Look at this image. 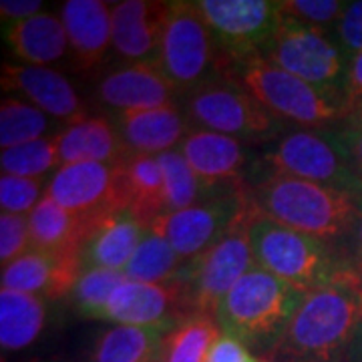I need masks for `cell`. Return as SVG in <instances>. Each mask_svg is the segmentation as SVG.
<instances>
[{
  "instance_id": "6da1fadb",
  "label": "cell",
  "mask_w": 362,
  "mask_h": 362,
  "mask_svg": "<svg viewBox=\"0 0 362 362\" xmlns=\"http://www.w3.org/2000/svg\"><path fill=\"white\" fill-rule=\"evenodd\" d=\"M362 320V282L346 278L304 298L266 354L270 362H342Z\"/></svg>"
},
{
  "instance_id": "7a4b0ae2",
  "label": "cell",
  "mask_w": 362,
  "mask_h": 362,
  "mask_svg": "<svg viewBox=\"0 0 362 362\" xmlns=\"http://www.w3.org/2000/svg\"><path fill=\"white\" fill-rule=\"evenodd\" d=\"M247 199L259 216L328 244L350 238L362 220V207L349 195L278 171L247 189Z\"/></svg>"
},
{
  "instance_id": "3957f363",
  "label": "cell",
  "mask_w": 362,
  "mask_h": 362,
  "mask_svg": "<svg viewBox=\"0 0 362 362\" xmlns=\"http://www.w3.org/2000/svg\"><path fill=\"white\" fill-rule=\"evenodd\" d=\"M306 296L256 266L223 296L214 318L221 334L266 356Z\"/></svg>"
},
{
  "instance_id": "277c9868",
  "label": "cell",
  "mask_w": 362,
  "mask_h": 362,
  "mask_svg": "<svg viewBox=\"0 0 362 362\" xmlns=\"http://www.w3.org/2000/svg\"><path fill=\"white\" fill-rule=\"evenodd\" d=\"M250 240L256 266L284 280L286 284L302 290L304 294L354 276L350 272L349 262L340 258L328 242L280 226L259 216L254 207L250 221Z\"/></svg>"
},
{
  "instance_id": "5b68a950",
  "label": "cell",
  "mask_w": 362,
  "mask_h": 362,
  "mask_svg": "<svg viewBox=\"0 0 362 362\" xmlns=\"http://www.w3.org/2000/svg\"><path fill=\"white\" fill-rule=\"evenodd\" d=\"M226 61L223 77L247 90L272 115L302 127L318 129L344 119V97L314 87L294 77L266 57H247L242 61Z\"/></svg>"
},
{
  "instance_id": "8992f818",
  "label": "cell",
  "mask_w": 362,
  "mask_h": 362,
  "mask_svg": "<svg viewBox=\"0 0 362 362\" xmlns=\"http://www.w3.org/2000/svg\"><path fill=\"white\" fill-rule=\"evenodd\" d=\"M252 206L246 202L230 228L204 250L189 259L177 278L181 288L183 316H216L223 296L238 284L247 272L256 268V258L250 240Z\"/></svg>"
},
{
  "instance_id": "52a82bcc",
  "label": "cell",
  "mask_w": 362,
  "mask_h": 362,
  "mask_svg": "<svg viewBox=\"0 0 362 362\" xmlns=\"http://www.w3.org/2000/svg\"><path fill=\"white\" fill-rule=\"evenodd\" d=\"M264 161L272 171L294 175L349 195L362 207V177L338 133L294 131L276 143Z\"/></svg>"
},
{
  "instance_id": "ba28073f",
  "label": "cell",
  "mask_w": 362,
  "mask_h": 362,
  "mask_svg": "<svg viewBox=\"0 0 362 362\" xmlns=\"http://www.w3.org/2000/svg\"><path fill=\"white\" fill-rule=\"evenodd\" d=\"M187 111L207 131L238 141L266 143L284 131V123L238 85L207 83L192 93Z\"/></svg>"
},
{
  "instance_id": "9c48e42d",
  "label": "cell",
  "mask_w": 362,
  "mask_h": 362,
  "mask_svg": "<svg viewBox=\"0 0 362 362\" xmlns=\"http://www.w3.org/2000/svg\"><path fill=\"white\" fill-rule=\"evenodd\" d=\"M218 45L197 2L175 0L168 4L157 63L177 89L202 87L214 65Z\"/></svg>"
},
{
  "instance_id": "30bf717a",
  "label": "cell",
  "mask_w": 362,
  "mask_h": 362,
  "mask_svg": "<svg viewBox=\"0 0 362 362\" xmlns=\"http://www.w3.org/2000/svg\"><path fill=\"white\" fill-rule=\"evenodd\" d=\"M197 6L228 61L264 57L282 18L272 0H199Z\"/></svg>"
},
{
  "instance_id": "8fae6325",
  "label": "cell",
  "mask_w": 362,
  "mask_h": 362,
  "mask_svg": "<svg viewBox=\"0 0 362 362\" xmlns=\"http://www.w3.org/2000/svg\"><path fill=\"white\" fill-rule=\"evenodd\" d=\"M264 57L326 93L338 95V85L340 81L344 83L346 77L342 51L330 40L328 33L322 28L300 25L286 16L280 18L276 37Z\"/></svg>"
},
{
  "instance_id": "7c38bea8",
  "label": "cell",
  "mask_w": 362,
  "mask_h": 362,
  "mask_svg": "<svg viewBox=\"0 0 362 362\" xmlns=\"http://www.w3.org/2000/svg\"><path fill=\"white\" fill-rule=\"evenodd\" d=\"M45 195L90 228L107 216L125 211L119 163L61 165L49 181Z\"/></svg>"
},
{
  "instance_id": "4fadbf2b",
  "label": "cell",
  "mask_w": 362,
  "mask_h": 362,
  "mask_svg": "<svg viewBox=\"0 0 362 362\" xmlns=\"http://www.w3.org/2000/svg\"><path fill=\"white\" fill-rule=\"evenodd\" d=\"M246 202V189L214 195L195 206L163 214L147 226L149 232L168 240L185 262L199 256L230 228Z\"/></svg>"
},
{
  "instance_id": "5bb4252c",
  "label": "cell",
  "mask_w": 362,
  "mask_h": 362,
  "mask_svg": "<svg viewBox=\"0 0 362 362\" xmlns=\"http://www.w3.org/2000/svg\"><path fill=\"white\" fill-rule=\"evenodd\" d=\"M180 151L209 197L242 189L247 163L242 141L216 131L194 129L183 137Z\"/></svg>"
},
{
  "instance_id": "9a60e30c",
  "label": "cell",
  "mask_w": 362,
  "mask_h": 362,
  "mask_svg": "<svg viewBox=\"0 0 362 362\" xmlns=\"http://www.w3.org/2000/svg\"><path fill=\"white\" fill-rule=\"evenodd\" d=\"M101 320L115 322L117 326L175 328L185 320L180 284H145L125 280L109 298Z\"/></svg>"
},
{
  "instance_id": "2e32d148",
  "label": "cell",
  "mask_w": 362,
  "mask_h": 362,
  "mask_svg": "<svg viewBox=\"0 0 362 362\" xmlns=\"http://www.w3.org/2000/svg\"><path fill=\"white\" fill-rule=\"evenodd\" d=\"M81 274L83 264L78 252H26L25 256L2 268V288L47 300H61L73 294Z\"/></svg>"
},
{
  "instance_id": "e0dca14e",
  "label": "cell",
  "mask_w": 362,
  "mask_h": 362,
  "mask_svg": "<svg viewBox=\"0 0 362 362\" xmlns=\"http://www.w3.org/2000/svg\"><path fill=\"white\" fill-rule=\"evenodd\" d=\"M177 90L157 61H145L129 63L105 75L97 95L105 105L119 111H143L175 107Z\"/></svg>"
},
{
  "instance_id": "ac0fdd59",
  "label": "cell",
  "mask_w": 362,
  "mask_h": 362,
  "mask_svg": "<svg viewBox=\"0 0 362 362\" xmlns=\"http://www.w3.org/2000/svg\"><path fill=\"white\" fill-rule=\"evenodd\" d=\"M0 83L4 90L23 93L28 103L39 107L47 115L65 119L69 125L87 117L75 87L65 75L51 66L4 63L0 71Z\"/></svg>"
},
{
  "instance_id": "d6986e66",
  "label": "cell",
  "mask_w": 362,
  "mask_h": 362,
  "mask_svg": "<svg viewBox=\"0 0 362 362\" xmlns=\"http://www.w3.org/2000/svg\"><path fill=\"white\" fill-rule=\"evenodd\" d=\"M169 2L123 0L113 6V49L131 63L157 61Z\"/></svg>"
},
{
  "instance_id": "ffe728a7",
  "label": "cell",
  "mask_w": 362,
  "mask_h": 362,
  "mask_svg": "<svg viewBox=\"0 0 362 362\" xmlns=\"http://www.w3.org/2000/svg\"><path fill=\"white\" fill-rule=\"evenodd\" d=\"M113 8L101 0H69L61 8L69 49L81 71H95L113 47Z\"/></svg>"
},
{
  "instance_id": "44dd1931",
  "label": "cell",
  "mask_w": 362,
  "mask_h": 362,
  "mask_svg": "<svg viewBox=\"0 0 362 362\" xmlns=\"http://www.w3.org/2000/svg\"><path fill=\"white\" fill-rule=\"evenodd\" d=\"M147 228L129 211H119L97 221L81 247V264L87 268H107L123 272L141 244Z\"/></svg>"
},
{
  "instance_id": "7402d4cb",
  "label": "cell",
  "mask_w": 362,
  "mask_h": 362,
  "mask_svg": "<svg viewBox=\"0 0 362 362\" xmlns=\"http://www.w3.org/2000/svg\"><path fill=\"white\" fill-rule=\"evenodd\" d=\"M131 156H161L183 141L185 123L177 107L119 111L115 123Z\"/></svg>"
},
{
  "instance_id": "603a6c76",
  "label": "cell",
  "mask_w": 362,
  "mask_h": 362,
  "mask_svg": "<svg viewBox=\"0 0 362 362\" xmlns=\"http://www.w3.org/2000/svg\"><path fill=\"white\" fill-rule=\"evenodd\" d=\"M59 145L61 165L71 163H107L117 165L131 153L115 125L105 117H85L66 125L54 135Z\"/></svg>"
},
{
  "instance_id": "cb8c5ba5",
  "label": "cell",
  "mask_w": 362,
  "mask_h": 362,
  "mask_svg": "<svg viewBox=\"0 0 362 362\" xmlns=\"http://www.w3.org/2000/svg\"><path fill=\"white\" fill-rule=\"evenodd\" d=\"M125 211L147 228L165 214L163 173L156 156H129L119 163Z\"/></svg>"
},
{
  "instance_id": "d4e9b609",
  "label": "cell",
  "mask_w": 362,
  "mask_h": 362,
  "mask_svg": "<svg viewBox=\"0 0 362 362\" xmlns=\"http://www.w3.org/2000/svg\"><path fill=\"white\" fill-rule=\"evenodd\" d=\"M8 49L23 65L49 66L65 57L69 49L65 26L59 16L39 13L4 30Z\"/></svg>"
},
{
  "instance_id": "484cf974",
  "label": "cell",
  "mask_w": 362,
  "mask_h": 362,
  "mask_svg": "<svg viewBox=\"0 0 362 362\" xmlns=\"http://www.w3.org/2000/svg\"><path fill=\"white\" fill-rule=\"evenodd\" d=\"M28 228H30L28 252H45V254H69V252L81 254V247L90 230L87 221L54 204L47 195H42L37 207L28 214Z\"/></svg>"
},
{
  "instance_id": "4316f807",
  "label": "cell",
  "mask_w": 362,
  "mask_h": 362,
  "mask_svg": "<svg viewBox=\"0 0 362 362\" xmlns=\"http://www.w3.org/2000/svg\"><path fill=\"white\" fill-rule=\"evenodd\" d=\"M47 320L42 298L14 290H0V346L18 352L40 337Z\"/></svg>"
},
{
  "instance_id": "83f0119b",
  "label": "cell",
  "mask_w": 362,
  "mask_h": 362,
  "mask_svg": "<svg viewBox=\"0 0 362 362\" xmlns=\"http://www.w3.org/2000/svg\"><path fill=\"white\" fill-rule=\"evenodd\" d=\"M171 328L115 326L93 349V362H159L163 338Z\"/></svg>"
},
{
  "instance_id": "f1b7e54d",
  "label": "cell",
  "mask_w": 362,
  "mask_h": 362,
  "mask_svg": "<svg viewBox=\"0 0 362 362\" xmlns=\"http://www.w3.org/2000/svg\"><path fill=\"white\" fill-rule=\"evenodd\" d=\"M185 264L187 262L171 247L168 240L147 230L123 274L127 280H135V282L171 284L177 282Z\"/></svg>"
},
{
  "instance_id": "f546056e",
  "label": "cell",
  "mask_w": 362,
  "mask_h": 362,
  "mask_svg": "<svg viewBox=\"0 0 362 362\" xmlns=\"http://www.w3.org/2000/svg\"><path fill=\"white\" fill-rule=\"evenodd\" d=\"M220 337L221 330L214 316H189L165 334L159 362H206Z\"/></svg>"
},
{
  "instance_id": "4dcf8cb0",
  "label": "cell",
  "mask_w": 362,
  "mask_h": 362,
  "mask_svg": "<svg viewBox=\"0 0 362 362\" xmlns=\"http://www.w3.org/2000/svg\"><path fill=\"white\" fill-rule=\"evenodd\" d=\"M159 168L163 173V187H165V214L181 211L207 199L209 195L204 189L202 181L197 180L194 169L181 156L180 149H171L157 156Z\"/></svg>"
},
{
  "instance_id": "1f68e13d",
  "label": "cell",
  "mask_w": 362,
  "mask_h": 362,
  "mask_svg": "<svg viewBox=\"0 0 362 362\" xmlns=\"http://www.w3.org/2000/svg\"><path fill=\"white\" fill-rule=\"evenodd\" d=\"M49 127L47 113L39 107L21 99H2L0 103V147L11 149L25 143L42 139V133Z\"/></svg>"
},
{
  "instance_id": "d6a6232c",
  "label": "cell",
  "mask_w": 362,
  "mask_h": 362,
  "mask_svg": "<svg viewBox=\"0 0 362 362\" xmlns=\"http://www.w3.org/2000/svg\"><path fill=\"white\" fill-rule=\"evenodd\" d=\"M0 168L2 173L39 180L47 171L61 168L57 137H42L37 141L4 149L0 156Z\"/></svg>"
},
{
  "instance_id": "836d02e7",
  "label": "cell",
  "mask_w": 362,
  "mask_h": 362,
  "mask_svg": "<svg viewBox=\"0 0 362 362\" xmlns=\"http://www.w3.org/2000/svg\"><path fill=\"white\" fill-rule=\"evenodd\" d=\"M127 278L123 272L107 268H87L83 270L77 286L73 290V302L85 318L101 320L109 298Z\"/></svg>"
},
{
  "instance_id": "e575fe53",
  "label": "cell",
  "mask_w": 362,
  "mask_h": 362,
  "mask_svg": "<svg viewBox=\"0 0 362 362\" xmlns=\"http://www.w3.org/2000/svg\"><path fill=\"white\" fill-rule=\"evenodd\" d=\"M349 2L338 0H278V11L286 18H292L300 25L314 26L328 30L337 25L346 11Z\"/></svg>"
},
{
  "instance_id": "d590c367",
  "label": "cell",
  "mask_w": 362,
  "mask_h": 362,
  "mask_svg": "<svg viewBox=\"0 0 362 362\" xmlns=\"http://www.w3.org/2000/svg\"><path fill=\"white\" fill-rule=\"evenodd\" d=\"M40 194H42L40 180L21 177V175H11V173H2V177H0V207H2V214L28 216L42 199Z\"/></svg>"
},
{
  "instance_id": "8d00e7d4",
  "label": "cell",
  "mask_w": 362,
  "mask_h": 362,
  "mask_svg": "<svg viewBox=\"0 0 362 362\" xmlns=\"http://www.w3.org/2000/svg\"><path fill=\"white\" fill-rule=\"evenodd\" d=\"M30 250L28 216L2 214L0 216V264L6 268L14 259L25 256Z\"/></svg>"
},
{
  "instance_id": "74e56055",
  "label": "cell",
  "mask_w": 362,
  "mask_h": 362,
  "mask_svg": "<svg viewBox=\"0 0 362 362\" xmlns=\"http://www.w3.org/2000/svg\"><path fill=\"white\" fill-rule=\"evenodd\" d=\"M337 35L340 49L350 59L362 52V0L346 4V11L337 23Z\"/></svg>"
},
{
  "instance_id": "f35d334b",
  "label": "cell",
  "mask_w": 362,
  "mask_h": 362,
  "mask_svg": "<svg viewBox=\"0 0 362 362\" xmlns=\"http://www.w3.org/2000/svg\"><path fill=\"white\" fill-rule=\"evenodd\" d=\"M206 362H259L250 350L246 344H242L240 340L228 337V334H221L214 346L207 354Z\"/></svg>"
},
{
  "instance_id": "ab89813d",
  "label": "cell",
  "mask_w": 362,
  "mask_h": 362,
  "mask_svg": "<svg viewBox=\"0 0 362 362\" xmlns=\"http://www.w3.org/2000/svg\"><path fill=\"white\" fill-rule=\"evenodd\" d=\"M342 97H344L346 109L352 103H356L358 99H362V52L350 59L346 77L342 83Z\"/></svg>"
},
{
  "instance_id": "60d3db41",
  "label": "cell",
  "mask_w": 362,
  "mask_h": 362,
  "mask_svg": "<svg viewBox=\"0 0 362 362\" xmlns=\"http://www.w3.org/2000/svg\"><path fill=\"white\" fill-rule=\"evenodd\" d=\"M40 8H42L40 0H2L0 2V14H2L4 25L8 21L13 25L21 23V21H26V18L39 14Z\"/></svg>"
},
{
  "instance_id": "b9f144b4",
  "label": "cell",
  "mask_w": 362,
  "mask_h": 362,
  "mask_svg": "<svg viewBox=\"0 0 362 362\" xmlns=\"http://www.w3.org/2000/svg\"><path fill=\"white\" fill-rule=\"evenodd\" d=\"M338 135H340L342 143L346 145L350 157H352V163H354L358 175L362 177V131L342 129Z\"/></svg>"
},
{
  "instance_id": "7bdbcfd3",
  "label": "cell",
  "mask_w": 362,
  "mask_h": 362,
  "mask_svg": "<svg viewBox=\"0 0 362 362\" xmlns=\"http://www.w3.org/2000/svg\"><path fill=\"white\" fill-rule=\"evenodd\" d=\"M350 238H352V246H350V254L346 262H349L350 272L362 282V220L358 221L356 230Z\"/></svg>"
},
{
  "instance_id": "ee69618b",
  "label": "cell",
  "mask_w": 362,
  "mask_h": 362,
  "mask_svg": "<svg viewBox=\"0 0 362 362\" xmlns=\"http://www.w3.org/2000/svg\"><path fill=\"white\" fill-rule=\"evenodd\" d=\"M342 362H362V320L356 326V332H354V337L350 340L349 350H346Z\"/></svg>"
},
{
  "instance_id": "f6af8a7d",
  "label": "cell",
  "mask_w": 362,
  "mask_h": 362,
  "mask_svg": "<svg viewBox=\"0 0 362 362\" xmlns=\"http://www.w3.org/2000/svg\"><path fill=\"white\" fill-rule=\"evenodd\" d=\"M344 123H346V129L362 131V99H358L356 103H352L346 109Z\"/></svg>"
}]
</instances>
